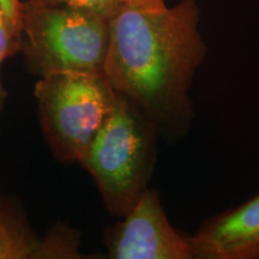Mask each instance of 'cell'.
Listing matches in <instances>:
<instances>
[{
  "instance_id": "obj_1",
  "label": "cell",
  "mask_w": 259,
  "mask_h": 259,
  "mask_svg": "<svg viewBox=\"0 0 259 259\" xmlns=\"http://www.w3.org/2000/svg\"><path fill=\"white\" fill-rule=\"evenodd\" d=\"M199 21L197 0L157 10L124 4L108 21L103 74L170 138L185 135L194 116L190 87L206 57Z\"/></svg>"
},
{
  "instance_id": "obj_2",
  "label": "cell",
  "mask_w": 259,
  "mask_h": 259,
  "mask_svg": "<svg viewBox=\"0 0 259 259\" xmlns=\"http://www.w3.org/2000/svg\"><path fill=\"white\" fill-rule=\"evenodd\" d=\"M158 134L141 109L116 93L114 108L79 162L112 215L124 216L147 191L156 162Z\"/></svg>"
},
{
  "instance_id": "obj_3",
  "label": "cell",
  "mask_w": 259,
  "mask_h": 259,
  "mask_svg": "<svg viewBox=\"0 0 259 259\" xmlns=\"http://www.w3.org/2000/svg\"><path fill=\"white\" fill-rule=\"evenodd\" d=\"M107 47L108 19L69 6L22 2L19 52L38 78L60 72L103 73Z\"/></svg>"
},
{
  "instance_id": "obj_4",
  "label": "cell",
  "mask_w": 259,
  "mask_h": 259,
  "mask_svg": "<svg viewBox=\"0 0 259 259\" xmlns=\"http://www.w3.org/2000/svg\"><path fill=\"white\" fill-rule=\"evenodd\" d=\"M42 134L63 163H79L111 114L116 92L103 73L60 72L35 84Z\"/></svg>"
},
{
  "instance_id": "obj_5",
  "label": "cell",
  "mask_w": 259,
  "mask_h": 259,
  "mask_svg": "<svg viewBox=\"0 0 259 259\" xmlns=\"http://www.w3.org/2000/svg\"><path fill=\"white\" fill-rule=\"evenodd\" d=\"M105 245L111 259H193L190 236L170 225L158 192L149 187L106 229Z\"/></svg>"
},
{
  "instance_id": "obj_6",
  "label": "cell",
  "mask_w": 259,
  "mask_h": 259,
  "mask_svg": "<svg viewBox=\"0 0 259 259\" xmlns=\"http://www.w3.org/2000/svg\"><path fill=\"white\" fill-rule=\"evenodd\" d=\"M190 241L194 259H259V194L206 220Z\"/></svg>"
},
{
  "instance_id": "obj_7",
  "label": "cell",
  "mask_w": 259,
  "mask_h": 259,
  "mask_svg": "<svg viewBox=\"0 0 259 259\" xmlns=\"http://www.w3.org/2000/svg\"><path fill=\"white\" fill-rule=\"evenodd\" d=\"M40 240L23 215L0 204V259H32Z\"/></svg>"
},
{
  "instance_id": "obj_8",
  "label": "cell",
  "mask_w": 259,
  "mask_h": 259,
  "mask_svg": "<svg viewBox=\"0 0 259 259\" xmlns=\"http://www.w3.org/2000/svg\"><path fill=\"white\" fill-rule=\"evenodd\" d=\"M85 258L80 252V235L66 225H56L38 240L32 259Z\"/></svg>"
},
{
  "instance_id": "obj_9",
  "label": "cell",
  "mask_w": 259,
  "mask_h": 259,
  "mask_svg": "<svg viewBox=\"0 0 259 259\" xmlns=\"http://www.w3.org/2000/svg\"><path fill=\"white\" fill-rule=\"evenodd\" d=\"M29 2L35 3V4L63 5L85 10V11L101 16L108 21L124 5V0H29Z\"/></svg>"
},
{
  "instance_id": "obj_10",
  "label": "cell",
  "mask_w": 259,
  "mask_h": 259,
  "mask_svg": "<svg viewBox=\"0 0 259 259\" xmlns=\"http://www.w3.org/2000/svg\"><path fill=\"white\" fill-rule=\"evenodd\" d=\"M21 30L0 10V65L19 52Z\"/></svg>"
},
{
  "instance_id": "obj_11",
  "label": "cell",
  "mask_w": 259,
  "mask_h": 259,
  "mask_svg": "<svg viewBox=\"0 0 259 259\" xmlns=\"http://www.w3.org/2000/svg\"><path fill=\"white\" fill-rule=\"evenodd\" d=\"M0 10L12 24L22 30V2L21 0H0Z\"/></svg>"
},
{
  "instance_id": "obj_12",
  "label": "cell",
  "mask_w": 259,
  "mask_h": 259,
  "mask_svg": "<svg viewBox=\"0 0 259 259\" xmlns=\"http://www.w3.org/2000/svg\"><path fill=\"white\" fill-rule=\"evenodd\" d=\"M124 4L134 8L148 9V10H157L163 9L166 5L164 0H124Z\"/></svg>"
},
{
  "instance_id": "obj_13",
  "label": "cell",
  "mask_w": 259,
  "mask_h": 259,
  "mask_svg": "<svg viewBox=\"0 0 259 259\" xmlns=\"http://www.w3.org/2000/svg\"><path fill=\"white\" fill-rule=\"evenodd\" d=\"M5 89H4V85H3V82H2V77H0V113H2V109H3V105H4V101H5Z\"/></svg>"
},
{
  "instance_id": "obj_14",
  "label": "cell",
  "mask_w": 259,
  "mask_h": 259,
  "mask_svg": "<svg viewBox=\"0 0 259 259\" xmlns=\"http://www.w3.org/2000/svg\"><path fill=\"white\" fill-rule=\"evenodd\" d=\"M0 204H2V198H0Z\"/></svg>"
}]
</instances>
